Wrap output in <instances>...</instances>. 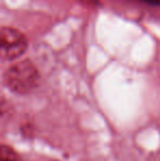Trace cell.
Returning a JSON list of instances; mask_svg holds the SVG:
<instances>
[{
  "instance_id": "6da1fadb",
  "label": "cell",
  "mask_w": 160,
  "mask_h": 161,
  "mask_svg": "<svg viewBox=\"0 0 160 161\" xmlns=\"http://www.w3.org/2000/svg\"><path fill=\"white\" fill-rule=\"evenodd\" d=\"M41 75L30 59H23L11 65L3 74V83L11 92L26 96L37 89Z\"/></svg>"
},
{
  "instance_id": "7a4b0ae2",
  "label": "cell",
  "mask_w": 160,
  "mask_h": 161,
  "mask_svg": "<svg viewBox=\"0 0 160 161\" xmlns=\"http://www.w3.org/2000/svg\"><path fill=\"white\" fill-rule=\"evenodd\" d=\"M1 59L12 62L24 54L28 48V40L20 31L13 28H1Z\"/></svg>"
},
{
  "instance_id": "3957f363",
  "label": "cell",
  "mask_w": 160,
  "mask_h": 161,
  "mask_svg": "<svg viewBox=\"0 0 160 161\" xmlns=\"http://www.w3.org/2000/svg\"><path fill=\"white\" fill-rule=\"evenodd\" d=\"M0 161H22V158L12 146L7 144H1V147H0Z\"/></svg>"
},
{
  "instance_id": "277c9868",
  "label": "cell",
  "mask_w": 160,
  "mask_h": 161,
  "mask_svg": "<svg viewBox=\"0 0 160 161\" xmlns=\"http://www.w3.org/2000/svg\"><path fill=\"white\" fill-rule=\"evenodd\" d=\"M20 130L25 138H31L34 136V126L31 123H24L23 125L20 126Z\"/></svg>"
},
{
  "instance_id": "5b68a950",
  "label": "cell",
  "mask_w": 160,
  "mask_h": 161,
  "mask_svg": "<svg viewBox=\"0 0 160 161\" xmlns=\"http://www.w3.org/2000/svg\"><path fill=\"white\" fill-rule=\"evenodd\" d=\"M144 1L148 2V3H152V4H158V3H160V0H144Z\"/></svg>"
}]
</instances>
